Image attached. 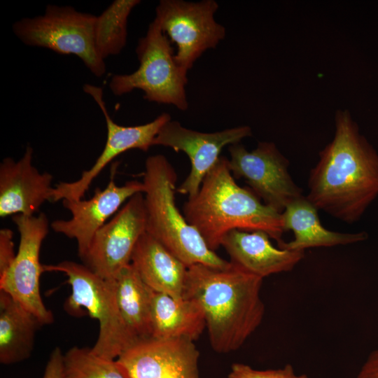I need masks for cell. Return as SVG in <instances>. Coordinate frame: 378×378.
Wrapping results in <instances>:
<instances>
[{
  "instance_id": "3",
  "label": "cell",
  "mask_w": 378,
  "mask_h": 378,
  "mask_svg": "<svg viewBox=\"0 0 378 378\" xmlns=\"http://www.w3.org/2000/svg\"><path fill=\"white\" fill-rule=\"evenodd\" d=\"M183 210L186 220L214 251L233 230H261L277 244L283 241L281 214L262 203L250 188L238 186L228 159L223 156L204 177L197 193L188 197Z\"/></svg>"
},
{
  "instance_id": "20",
  "label": "cell",
  "mask_w": 378,
  "mask_h": 378,
  "mask_svg": "<svg viewBox=\"0 0 378 378\" xmlns=\"http://www.w3.org/2000/svg\"><path fill=\"white\" fill-rule=\"evenodd\" d=\"M150 314L153 338L195 341L206 328L204 311L191 298H175L151 289Z\"/></svg>"
},
{
  "instance_id": "4",
  "label": "cell",
  "mask_w": 378,
  "mask_h": 378,
  "mask_svg": "<svg viewBox=\"0 0 378 378\" xmlns=\"http://www.w3.org/2000/svg\"><path fill=\"white\" fill-rule=\"evenodd\" d=\"M177 175L167 158L149 156L145 163L143 184L146 211V232L188 267L202 264L224 269L227 261L209 248L197 230L181 214L175 203Z\"/></svg>"
},
{
  "instance_id": "1",
  "label": "cell",
  "mask_w": 378,
  "mask_h": 378,
  "mask_svg": "<svg viewBox=\"0 0 378 378\" xmlns=\"http://www.w3.org/2000/svg\"><path fill=\"white\" fill-rule=\"evenodd\" d=\"M332 140L308 180V200L347 223L360 220L378 197V153L348 110H337Z\"/></svg>"
},
{
  "instance_id": "16",
  "label": "cell",
  "mask_w": 378,
  "mask_h": 378,
  "mask_svg": "<svg viewBox=\"0 0 378 378\" xmlns=\"http://www.w3.org/2000/svg\"><path fill=\"white\" fill-rule=\"evenodd\" d=\"M52 176L40 173L33 164V149L26 148L15 161L6 158L0 164V217L33 216L46 201H51Z\"/></svg>"
},
{
  "instance_id": "13",
  "label": "cell",
  "mask_w": 378,
  "mask_h": 378,
  "mask_svg": "<svg viewBox=\"0 0 378 378\" xmlns=\"http://www.w3.org/2000/svg\"><path fill=\"white\" fill-rule=\"evenodd\" d=\"M251 135V128L247 125L206 133L186 128L179 122L170 120L160 130L153 146L169 147L188 156L190 172L176 191L190 197L197 193L204 177L218 161L223 148Z\"/></svg>"
},
{
  "instance_id": "24",
  "label": "cell",
  "mask_w": 378,
  "mask_h": 378,
  "mask_svg": "<svg viewBox=\"0 0 378 378\" xmlns=\"http://www.w3.org/2000/svg\"><path fill=\"white\" fill-rule=\"evenodd\" d=\"M64 368L67 378H127L115 360L94 354L91 349H69L63 354Z\"/></svg>"
},
{
  "instance_id": "28",
  "label": "cell",
  "mask_w": 378,
  "mask_h": 378,
  "mask_svg": "<svg viewBox=\"0 0 378 378\" xmlns=\"http://www.w3.org/2000/svg\"><path fill=\"white\" fill-rule=\"evenodd\" d=\"M355 378H378V348L370 353Z\"/></svg>"
},
{
  "instance_id": "15",
  "label": "cell",
  "mask_w": 378,
  "mask_h": 378,
  "mask_svg": "<svg viewBox=\"0 0 378 378\" xmlns=\"http://www.w3.org/2000/svg\"><path fill=\"white\" fill-rule=\"evenodd\" d=\"M115 168L113 167L111 171L106 187L104 190L97 188L91 198L62 200L63 206L69 211L71 218L55 220L50 223V227L55 232L76 241L80 258L85 254L96 232L120 210L122 204L135 194L144 193L143 182L130 181L122 186H117Z\"/></svg>"
},
{
  "instance_id": "23",
  "label": "cell",
  "mask_w": 378,
  "mask_h": 378,
  "mask_svg": "<svg viewBox=\"0 0 378 378\" xmlns=\"http://www.w3.org/2000/svg\"><path fill=\"white\" fill-rule=\"evenodd\" d=\"M139 0H115L97 16L94 41L99 56L105 60L119 54L127 38L128 18Z\"/></svg>"
},
{
  "instance_id": "22",
  "label": "cell",
  "mask_w": 378,
  "mask_h": 378,
  "mask_svg": "<svg viewBox=\"0 0 378 378\" xmlns=\"http://www.w3.org/2000/svg\"><path fill=\"white\" fill-rule=\"evenodd\" d=\"M120 314L139 340L151 337L150 291L130 263L112 279Z\"/></svg>"
},
{
  "instance_id": "9",
  "label": "cell",
  "mask_w": 378,
  "mask_h": 378,
  "mask_svg": "<svg viewBox=\"0 0 378 378\" xmlns=\"http://www.w3.org/2000/svg\"><path fill=\"white\" fill-rule=\"evenodd\" d=\"M20 234L15 258L9 269L0 276V290L9 294L43 325L54 321L52 312L43 302L39 280L44 272L39 254L42 243L48 234V218L45 214L38 216L18 214L12 216Z\"/></svg>"
},
{
  "instance_id": "18",
  "label": "cell",
  "mask_w": 378,
  "mask_h": 378,
  "mask_svg": "<svg viewBox=\"0 0 378 378\" xmlns=\"http://www.w3.org/2000/svg\"><path fill=\"white\" fill-rule=\"evenodd\" d=\"M130 263L152 290L183 298L188 267L147 232L138 240Z\"/></svg>"
},
{
  "instance_id": "26",
  "label": "cell",
  "mask_w": 378,
  "mask_h": 378,
  "mask_svg": "<svg viewBox=\"0 0 378 378\" xmlns=\"http://www.w3.org/2000/svg\"><path fill=\"white\" fill-rule=\"evenodd\" d=\"M13 233L8 228L0 230V276H2L13 262L16 254L13 241Z\"/></svg>"
},
{
  "instance_id": "7",
  "label": "cell",
  "mask_w": 378,
  "mask_h": 378,
  "mask_svg": "<svg viewBox=\"0 0 378 378\" xmlns=\"http://www.w3.org/2000/svg\"><path fill=\"white\" fill-rule=\"evenodd\" d=\"M96 19V15L69 6L50 4L41 15L16 21L13 31L27 46L76 55L94 76L99 78L105 74L106 68L95 47Z\"/></svg>"
},
{
  "instance_id": "21",
  "label": "cell",
  "mask_w": 378,
  "mask_h": 378,
  "mask_svg": "<svg viewBox=\"0 0 378 378\" xmlns=\"http://www.w3.org/2000/svg\"><path fill=\"white\" fill-rule=\"evenodd\" d=\"M43 323L6 292L0 290V362L15 364L32 352Z\"/></svg>"
},
{
  "instance_id": "19",
  "label": "cell",
  "mask_w": 378,
  "mask_h": 378,
  "mask_svg": "<svg viewBox=\"0 0 378 378\" xmlns=\"http://www.w3.org/2000/svg\"><path fill=\"white\" fill-rule=\"evenodd\" d=\"M318 209L302 195L287 205L281 213L285 231L292 230L294 238L289 242L278 244L281 249L304 251L312 247H330L365 240V232L344 233L325 228L321 223Z\"/></svg>"
},
{
  "instance_id": "12",
  "label": "cell",
  "mask_w": 378,
  "mask_h": 378,
  "mask_svg": "<svg viewBox=\"0 0 378 378\" xmlns=\"http://www.w3.org/2000/svg\"><path fill=\"white\" fill-rule=\"evenodd\" d=\"M83 88L99 106L104 116L107 129L106 141L93 165L84 171L78 179L73 182H60L53 188L52 202L81 200L92 182L109 162L131 149L147 151L153 146V141L162 127L172 120L169 113H164L144 125H120L112 120L107 111L102 88L92 84H85Z\"/></svg>"
},
{
  "instance_id": "2",
  "label": "cell",
  "mask_w": 378,
  "mask_h": 378,
  "mask_svg": "<svg viewBox=\"0 0 378 378\" xmlns=\"http://www.w3.org/2000/svg\"><path fill=\"white\" fill-rule=\"evenodd\" d=\"M262 281L231 262L224 269L202 264L188 267L183 298L195 300L202 307L216 352L239 349L262 323Z\"/></svg>"
},
{
  "instance_id": "10",
  "label": "cell",
  "mask_w": 378,
  "mask_h": 378,
  "mask_svg": "<svg viewBox=\"0 0 378 378\" xmlns=\"http://www.w3.org/2000/svg\"><path fill=\"white\" fill-rule=\"evenodd\" d=\"M228 150V167L233 177L245 179L267 206L281 214L288 204L303 195L288 173V160L273 142H259L251 151L237 143Z\"/></svg>"
},
{
  "instance_id": "14",
  "label": "cell",
  "mask_w": 378,
  "mask_h": 378,
  "mask_svg": "<svg viewBox=\"0 0 378 378\" xmlns=\"http://www.w3.org/2000/svg\"><path fill=\"white\" fill-rule=\"evenodd\" d=\"M200 352L186 338L140 340L115 360L127 378H200Z\"/></svg>"
},
{
  "instance_id": "17",
  "label": "cell",
  "mask_w": 378,
  "mask_h": 378,
  "mask_svg": "<svg viewBox=\"0 0 378 378\" xmlns=\"http://www.w3.org/2000/svg\"><path fill=\"white\" fill-rule=\"evenodd\" d=\"M264 231L233 230L224 236L222 246L230 262L264 279L271 274L288 272L304 258V251L274 247Z\"/></svg>"
},
{
  "instance_id": "27",
  "label": "cell",
  "mask_w": 378,
  "mask_h": 378,
  "mask_svg": "<svg viewBox=\"0 0 378 378\" xmlns=\"http://www.w3.org/2000/svg\"><path fill=\"white\" fill-rule=\"evenodd\" d=\"M43 378H67L63 364V354L59 347L51 352Z\"/></svg>"
},
{
  "instance_id": "6",
  "label": "cell",
  "mask_w": 378,
  "mask_h": 378,
  "mask_svg": "<svg viewBox=\"0 0 378 378\" xmlns=\"http://www.w3.org/2000/svg\"><path fill=\"white\" fill-rule=\"evenodd\" d=\"M171 43L154 19L136 48L138 69L130 74L113 75L108 83L112 93L121 96L139 89L148 102L187 110L188 72L177 64Z\"/></svg>"
},
{
  "instance_id": "11",
  "label": "cell",
  "mask_w": 378,
  "mask_h": 378,
  "mask_svg": "<svg viewBox=\"0 0 378 378\" xmlns=\"http://www.w3.org/2000/svg\"><path fill=\"white\" fill-rule=\"evenodd\" d=\"M146 232L144 195L131 197L94 234L81 258L92 272L109 280L130 264L134 248Z\"/></svg>"
},
{
  "instance_id": "8",
  "label": "cell",
  "mask_w": 378,
  "mask_h": 378,
  "mask_svg": "<svg viewBox=\"0 0 378 378\" xmlns=\"http://www.w3.org/2000/svg\"><path fill=\"white\" fill-rule=\"evenodd\" d=\"M218 8L214 0H161L155 8V19L177 46L175 60L187 72L205 51L216 48L225 36V28L214 18Z\"/></svg>"
},
{
  "instance_id": "5",
  "label": "cell",
  "mask_w": 378,
  "mask_h": 378,
  "mask_svg": "<svg viewBox=\"0 0 378 378\" xmlns=\"http://www.w3.org/2000/svg\"><path fill=\"white\" fill-rule=\"evenodd\" d=\"M44 272H59L67 276L71 294L64 303L71 315L87 313L99 322V333L92 351L101 357L115 360L139 340L125 324L117 304L112 279H105L85 265L64 260L43 265Z\"/></svg>"
},
{
  "instance_id": "25",
  "label": "cell",
  "mask_w": 378,
  "mask_h": 378,
  "mask_svg": "<svg viewBox=\"0 0 378 378\" xmlns=\"http://www.w3.org/2000/svg\"><path fill=\"white\" fill-rule=\"evenodd\" d=\"M225 378H308L305 374H297L291 365L282 368L259 370L243 363H234Z\"/></svg>"
}]
</instances>
